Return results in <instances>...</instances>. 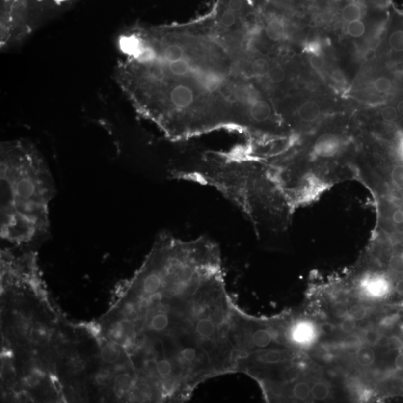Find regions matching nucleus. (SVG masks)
I'll list each match as a JSON object with an SVG mask.
<instances>
[{
    "label": "nucleus",
    "instance_id": "obj_38",
    "mask_svg": "<svg viewBox=\"0 0 403 403\" xmlns=\"http://www.w3.org/2000/svg\"><path fill=\"white\" fill-rule=\"evenodd\" d=\"M397 111L400 115L403 116V100L399 102L397 106Z\"/></svg>",
    "mask_w": 403,
    "mask_h": 403
},
{
    "label": "nucleus",
    "instance_id": "obj_23",
    "mask_svg": "<svg viewBox=\"0 0 403 403\" xmlns=\"http://www.w3.org/2000/svg\"><path fill=\"white\" fill-rule=\"evenodd\" d=\"M367 313H368L367 308L361 304L354 305L353 306L351 307L349 311V316L352 317L355 321H361L364 319Z\"/></svg>",
    "mask_w": 403,
    "mask_h": 403
},
{
    "label": "nucleus",
    "instance_id": "obj_24",
    "mask_svg": "<svg viewBox=\"0 0 403 403\" xmlns=\"http://www.w3.org/2000/svg\"><path fill=\"white\" fill-rule=\"evenodd\" d=\"M309 63L310 65L314 70H321L325 66V61L321 53H313V54H310Z\"/></svg>",
    "mask_w": 403,
    "mask_h": 403
},
{
    "label": "nucleus",
    "instance_id": "obj_8",
    "mask_svg": "<svg viewBox=\"0 0 403 403\" xmlns=\"http://www.w3.org/2000/svg\"><path fill=\"white\" fill-rule=\"evenodd\" d=\"M365 14L364 5L358 1H351L343 6L341 11V18L346 23L362 20Z\"/></svg>",
    "mask_w": 403,
    "mask_h": 403
},
{
    "label": "nucleus",
    "instance_id": "obj_13",
    "mask_svg": "<svg viewBox=\"0 0 403 403\" xmlns=\"http://www.w3.org/2000/svg\"><path fill=\"white\" fill-rule=\"evenodd\" d=\"M343 345L348 353L356 354L361 347V340L357 335H349L344 339Z\"/></svg>",
    "mask_w": 403,
    "mask_h": 403
},
{
    "label": "nucleus",
    "instance_id": "obj_10",
    "mask_svg": "<svg viewBox=\"0 0 403 403\" xmlns=\"http://www.w3.org/2000/svg\"><path fill=\"white\" fill-rule=\"evenodd\" d=\"M121 352V348L118 344L114 342H109L102 348L100 355L103 361L107 364H113L118 361Z\"/></svg>",
    "mask_w": 403,
    "mask_h": 403
},
{
    "label": "nucleus",
    "instance_id": "obj_34",
    "mask_svg": "<svg viewBox=\"0 0 403 403\" xmlns=\"http://www.w3.org/2000/svg\"><path fill=\"white\" fill-rule=\"evenodd\" d=\"M321 328H322V331L324 333L329 334L333 331L335 327L332 326L331 324H323V325L321 326Z\"/></svg>",
    "mask_w": 403,
    "mask_h": 403
},
{
    "label": "nucleus",
    "instance_id": "obj_4",
    "mask_svg": "<svg viewBox=\"0 0 403 403\" xmlns=\"http://www.w3.org/2000/svg\"><path fill=\"white\" fill-rule=\"evenodd\" d=\"M343 142L337 134L326 133L317 138L311 150V160L318 163H328L340 156Z\"/></svg>",
    "mask_w": 403,
    "mask_h": 403
},
{
    "label": "nucleus",
    "instance_id": "obj_14",
    "mask_svg": "<svg viewBox=\"0 0 403 403\" xmlns=\"http://www.w3.org/2000/svg\"><path fill=\"white\" fill-rule=\"evenodd\" d=\"M269 70H270V65L266 59L257 58L252 62V72L257 77H265L268 75Z\"/></svg>",
    "mask_w": 403,
    "mask_h": 403
},
{
    "label": "nucleus",
    "instance_id": "obj_1",
    "mask_svg": "<svg viewBox=\"0 0 403 403\" xmlns=\"http://www.w3.org/2000/svg\"><path fill=\"white\" fill-rule=\"evenodd\" d=\"M1 237L29 243L50 231V205L56 188L48 163L25 139L1 143Z\"/></svg>",
    "mask_w": 403,
    "mask_h": 403
},
{
    "label": "nucleus",
    "instance_id": "obj_25",
    "mask_svg": "<svg viewBox=\"0 0 403 403\" xmlns=\"http://www.w3.org/2000/svg\"><path fill=\"white\" fill-rule=\"evenodd\" d=\"M389 266L394 272L403 273V254L393 255L390 259Z\"/></svg>",
    "mask_w": 403,
    "mask_h": 403
},
{
    "label": "nucleus",
    "instance_id": "obj_2",
    "mask_svg": "<svg viewBox=\"0 0 403 403\" xmlns=\"http://www.w3.org/2000/svg\"><path fill=\"white\" fill-rule=\"evenodd\" d=\"M176 177L212 186L235 203L255 226L282 227L293 207L266 164L243 152L208 153Z\"/></svg>",
    "mask_w": 403,
    "mask_h": 403
},
{
    "label": "nucleus",
    "instance_id": "obj_3",
    "mask_svg": "<svg viewBox=\"0 0 403 403\" xmlns=\"http://www.w3.org/2000/svg\"><path fill=\"white\" fill-rule=\"evenodd\" d=\"M0 47L5 50L25 41L52 13L33 0H0Z\"/></svg>",
    "mask_w": 403,
    "mask_h": 403
},
{
    "label": "nucleus",
    "instance_id": "obj_21",
    "mask_svg": "<svg viewBox=\"0 0 403 403\" xmlns=\"http://www.w3.org/2000/svg\"><path fill=\"white\" fill-rule=\"evenodd\" d=\"M268 78L269 81L274 84H279L282 82L285 79V71L283 67L280 65H275L270 67L268 73Z\"/></svg>",
    "mask_w": 403,
    "mask_h": 403
},
{
    "label": "nucleus",
    "instance_id": "obj_22",
    "mask_svg": "<svg viewBox=\"0 0 403 403\" xmlns=\"http://www.w3.org/2000/svg\"><path fill=\"white\" fill-rule=\"evenodd\" d=\"M380 114L383 121L386 123H394L398 118L399 113L397 107L393 106H388L381 109Z\"/></svg>",
    "mask_w": 403,
    "mask_h": 403
},
{
    "label": "nucleus",
    "instance_id": "obj_19",
    "mask_svg": "<svg viewBox=\"0 0 403 403\" xmlns=\"http://www.w3.org/2000/svg\"><path fill=\"white\" fill-rule=\"evenodd\" d=\"M311 394L315 400H323L329 394V388L324 383H317L311 389Z\"/></svg>",
    "mask_w": 403,
    "mask_h": 403
},
{
    "label": "nucleus",
    "instance_id": "obj_26",
    "mask_svg": "<svg viewBox=\"0 0 403 403\" xmlns=\"http://www.w3.org/2000/svg\"><path fill=\"white\" fill-rule=\"evenodd\" d=\"M220 23L223 27L231 28L236 24V17L232 11H225L220 18Z\"/></svg>",
    "mask_w": 403,
    "mask_h": 403
},
{
    "label": "nucleus",
    "instance_id": "obj_16",
    "mask_svg": "<svg viewBox=\"0 0 403 403\" xmlns=\"http://www.w3.org/2000/svg\"><path fill=\"white\" fill-rule=\"evenodd\" d=\"M389 46L395 52H403V30L394 31L390 35Z\"/></svg>",
    "mask_w": 403,
    "mask_h": 403
},
{
    "label": "nucleus",
    "instance_id": "obj_27",
    "mask_svg": "<svg viewBox=\"0 0 403 403\" xmlns=\"http://www.w3.org/2000/svg\"><path fill=\"white\" fill-rule=\"evenodd\" d=\"M356 327L355 320L352 317L348 316L344 318L341 324V329L345 333H351Z\"/></svg>",
    "mask_w": 403,
    "mask_h": 403
},
{
    "label": "nucleus",
    "instance_id": "obj_17",
    "mask_svg": "<svg viewBox=\"0 0 403 403\" xmlns=\"http://www.w3.org/2000/svg\"><path fill=\"white\" fill-rule=\"evenodd\" d=\"M373 87L377 93L379 94H385L389 92L392 88V82L390 79L387 77H381L374 80L373 83Z\"/></svg>",
    "mask_w": 403,
    "mask_h": 403
},
{
    "label": "nucleus",
    "instance_id": "obj_37",
    "mask_svg": "<svg viewBox=\"0 0 403 403\" xmlns=\"http://www.w3.org/2000/svg\"><path fill=\"white\" fill-rule=\"evenodd\" d=\"M398 153L400 159L403 161V137L400 139L398 144Z\"/></svg>",
    "mask_w": 403,
    "mask_h": 403
},
{
    "label": "nucleus",
    "instance_id": "obj_12",
    "mask_svg": "<svg viewBox=\"0 0 403 403\" xmlns=\"http://www.w3.org/2000/svg\"><path fill=\"white\" fill-rule=\"evenodd\" d=\"M347 34L351 38H360L365 34L366 24L362 20L347 23L346 27Z\"/></svg>",
    "mask_w": 403,
    "mask_h": 403
},
{
    "label": "nucleus",
    "instance_id": "obj_33",
    "mask_svg": "<svg viewBox=\"0 0 403 403\" xmlns=\"http://www.w3.org/2000/svg\"><path fill=\"white\" fill-rule=\"evenodd\" d=\"M395 366L397 370L403 371V352L399 354L396 358Z\"/></svg>",
    "mask_w": 403,
    "mask_h": 403
},
{
    "label": "nucleus",
    "instance_id": "obj_28",
    "mask_svg": "<svg viewBox=\"0 0 403 403\" xmlns=\"http://www.w3.org/2000/svg\"><path fill=\"white\" fill-rule=\"evenodd\" d=\"M382 335L378 332V331L374 330V329H369V330L366 332L364 337H365L366 341H368L369 344H378V341Z\"/></svg>",
    "mask_w": 403,
    "mask_h": 403
},
{
    "label": "nucleus",
    "instance_id": "obj_39",
    "mask_svg": "<svg viewBox=\"0 0 403 403\" xmlns=\"http://www.w3.org/2000/svg\"></svg>",
    "mask_w": 403,
    "mask_h": 403
},
{
    "label": "nucleus",
    "instance_id": "obj_36",
    "mask_svg": "<svg viewBox=\"0 0 403 403\" xmlns=\"http://www.w3.org/2000/svg\"><path fill=\"white\" fill-rule=\"evenodd\" d=\"M396 321H397V317H388V318H387L386 319L384 320L383 325H386V326H389V325H391L392 324H394V322H395Z\"/></svg>",
    "mask_w": 403,
    "mask_h": 403
},
{
    "label": "nucleus",
    "instance_id": "obj_11",
    "mask_svg": "<svg viewBox=\"0 0 403 403\" xmlns=\"http://www.w3.org/2000/svg\"><path fill=\"white\" fill-rule=\"evenodd\" d=\"M355 355L358 364L363 367H369L375 361V352L370 347H361Z\"/></svg>",
    "mask_w": 403,
    "mask_h": 403
},
{
    "label": "nucleus",
    "instance_id": "obj_32",
    "mask_svg": "<svg viewBox=\"0 0 403 403\" xmlns=\"http://www.w3.org/2000/svg\"><path fill=\"white\" fill-rule=\"evenodd\" d=\"M347 312V307L344 304L338 303L335 305V313L338 316H343Z\"/></svg>",
    "mask_w": 403,
    "mask_h": 403
},
{
    "label": "nucleus",
    "instance_id": "obj_29",
    "mask_svg": "<svg viewBox=\"0 0 403 403\" xmlns=\"http://www.w3.org/2000/svg\"><path fill=\"white\" fill-rule=\"evenodd\" d=\"M387 347H388L391 350H399V349L403 348V341H401V339L398 338V337H388Z\"/></svg>",
    "mask_w": 403,
    "mask_h": 403
},
{
    "label": "nucleus",
    "instance_id": "obj_5",
    "mask_svg": "<svg viewBox=\"0 0 403 403\" xmlns=\"http://www.w3.org/2000/svg\"><path fill=\"white\" fill-rule=\"evenodd\" d=\"M322 107L315 100H306L301 103L296 109V119L302 125H312L318 121L322 116Z\"/></svg>",
    "mask_w": 403,
    "mask_h": 403
},
{
    "label": "nucleus",
    "instance_id": "obj_9",
    "mask_svg": "<svg viewBox=\"0 0 403 403\" xmlns=\"http://www.w3.org/2000/svg\"><path fill=\"white\" fill-rule=\"evenodd\" d=\"M285 27L282 21L272 19L265 27L267 37L274 42H278L284 39L285 36Z\"/></svg>",
    "mask_w": 403,
    "mask_h": 403
},
{
    "label": "nucleus",
    "instance_id": "obj_18",
    "mask_svg": "<svg viewBox=\"0 0 403 403\" xmlns=\"http://www.w3.org/2000/svg\"><path fill=\"white\" fill-rule=\"evenodd\" d=\"M390 176L391 182L395 187L403 189V164L399 163L394 165Z\"/></svg>",
    "mask_w": 403,
    "mask_h": 403
},
{
    "label": "nucleus",
    "instance_id": "obj_30",
    "mask_svg": "<svg viewBox=\"0 0 403 403\" xmlns=\"http://www.w3.org/2000/svg\"><path fill=\"white\" fill-rule=\"evenodd\" d=\"M243 7V0H229L228 8L232 12L236 13L242 11Z\"/></svg>",
    "mask_w": 403,
    "mask_h": 403
},
{
    "label": "nucleus",
    "instance_id": "obj_15",
    "mask_svg": "<svg viewBox=\"0 0 403 403\" xmlns=\"http://www.w3.org/2000/svg\"><path fill=\"white\" fill-rule=\"evenodd\" d=\"M33 1L44 5L53 12V11L62 9L64 7L67 6L70 2H73V0H33Z\"/></svg>",
    "mask_w": 403,
    "mask_h": 403
},
{
    "label": "nucleus",
    "instance_id": "obj_7",
    "mask_svg": "<svg viewBox=\"0 0 403 403\" xmlns=\"http://www.w3.org/2000/svg\"><path fill=\"white\" fill-rule=\"evenodd\" d=\"M195 78L201 87L209 92L218 90L223 81L222 76L212 70H198L195 74Z\"/></svg>",
    "mask_w": 403,
    "mask_h": 403
},
{
    "label": "nucleus",
    "instance_id": "obj_31",
    "mask_svg": "<svg viewBox=\"0 0 403 403\" xmlns=\"http://www.w3.org/2000/svg\"><path fill=\"white\" fill-rule=\"evenodd\" d=\"M393 222L397 225L403 224V210L401 209H397L392 213Z\"/></svg>",
    "mask_w": 403,
    "mask_h": 403
},
{
    "label": "nucleus",
    "instance_id": "obj_6",
    "mask_svg": "<svg viewBox=\"0 0 403 403\" xmlns=\"http://www.w3.org/2000/svg\"><path fill=\"white\" fill-rule=\"evenodd\" d=\"M248 117L254 124H266L272 119V107L265 100H254L249 105Z\"/></svg>",
    "mask_w": 403,
    "mask_h": 403
},
{
    "label": "nucleus",
    "instance_id": "obj_20",
    "mask_svg": "<svg viewBox=\"0 0 403 403\" xmlns=\"http://www.w3.org/2000/svg\"><path fill=\"white\" fill-rule=\"evenodd\" d=\"M293 394L298 400H305L311 394V388L307 383L301 381L293 388Z\"/></svg>",
    "mask_w": 403,
    "mask_h": 403
},
{
    "label": "nucleus",
    "instance_id": "obj_35",
    "mask_svg": "<svg viewBox=\"0 0 403 403\" xmlns=\"http://www.w3.org/2000/svg\"><path fill=\"white\" fill-rule=\"evenodd\" d=\"M396 291L400 296H403V279H400L396 285Z\"/></svg>",
    "mask_w": 403,
    "mask_h": 403
}]
</instances>
